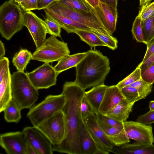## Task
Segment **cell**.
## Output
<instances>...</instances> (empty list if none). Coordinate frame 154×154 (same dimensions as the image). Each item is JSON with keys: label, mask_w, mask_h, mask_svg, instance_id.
<instances>
[{"label": "cell", "mask_w": 154, "mask_h": 154, "mask_svg": "<svg viewBox=\"0 0 154 154\" xmlns=\"http://www.w3.org/2000/svg\"><path fill=\"white\" fill-rule=\"evenodd\" d=\"M85 90L75 82H66L62 93L66 102L62 110L65 116L66 133L65 137L59 145L53 146L54 151L68 154H82L79 132L82 118L80 106Z\"/></svg>", "instance_id": "obj_1"}, {"label": "cell", "mask_w": 154, "mask_h": 154, "mask_svg": "<svg viewBox=\"0 0 154 154\" xmlns=\"http://www.w3.org/2000/svg\"><path fill=\"white\" fill-rule=\"evenodd\" d=\"M75 67L74 82L85 90L104 84L110 69L109 59L95 49L87 51Z\"/></svg>", "instance_id": "obj_2"}, {"label": "cell", "mask_w": 154, "mask_h": 154, "mask_svg": "<svg viewBox=\"0 0 154 154\" xmlns=\"http://www.w3.org/2000/svg\"><path fill=\"white\" fill-rule=\"evenodd\" d=\"M11 80L12 100L21 110L31 108L38 99V90L24 72H14L11 75Z\"/></svg>", "instance_id": "obj_3"}, {"label": "cell", "mask_w": 154, "mask_h": 154, "mask_svg": "<svg viewBox=\"0 0 154 154\" xmlns=\"http://www.w3.org/2000/svg\"><path fill=\"white\" fill-rule=\"evenodd\" d=\"M22 9L18 4L10 0L0 7V33L7 40H10L24 26Z\"/></svg>", "instance_id": "obj_4"}, {"label": "cell", "mask_w": 154, "mask_h": 154, "mask_svg": "<svg viewBox=\"0 0 154 154\" xmlns=\"http://www.w3.org/2000/svg\"><path fill=\"white\" fill-rule=\"evenodd\" d=\"M66 102L62 93L59 95H49L40 103L33 105L27 116L33 126L37 127L57 112L61 110Z\"/></svg>", "instance_id": "obj_5"}, {"label": "cell", "mask_w": 154, "mask_h": 154, "mask_svg": "<svg viewBox=\"0 0 154 154\" xmlns=\"http://www.w3.org/2000/svg\"><path fill=\"white\" fill-rule=\"evenodd\" d=\"M51 35L46 39L32 54V60L44 63L58 61L69 54L67 43Z\"/></svg>", "instance_id": "obj_6"}, {"label": "cell", "mask_w": 154, "mask_h": 154, "mask_svg": "<svg viewBox=\"0 0 154 154\" xmlns=\"http://www.w3.org/2000/svg\"><path fill=\"white\" fill-rule=\"evenodd\" d=\"M46 8L92 29L98 30L107 35H112L103 27L94 10L87 13H81L69 8L57 1L53 2Z\"/></svg>", "instance_id": "obj_7"}, {"label": "cell", "mask_w": 154, "mask_h": 154, "mask_svg": "<svg viewBox=\"0 0 154 154\" xmlns=\"http://www.w3.org/2000/svg\"><path fill=\"white\" fill-rule=\"evenodd\" d=\"M36 127L55 146L64 139L66 133V123L64 114L60 111L47 119Z\"/></svg>", "instance_id": "obj_8"}, {"label": "cell", "mask_w": 154, "mask_h": 154, "mask_svg": "<svg viewBox=\"0 0 154 154\" xmlns=\"http://www.w3.org/2000/svg\"><path fill=\"white\" fill-rule=\"evenodd\" d=\"M97 148L96 154H108L115 146L108 140L100 126L96 114H89L82 119Z\"/></svg>", "instance_id": "obj_9"}, {"label": "cell", "mask_w": 154, "mask_h": 154, "mask_svg": "<svg viewBox=\"0 0 154 154\" xmlns=\"http://www.w3.org/2000/svg\"><path fill=\"white\" fill-rule=\"evenodd\" d=\"M26 74L32 84L38 90L48 88L56 85L58 75L54 67L47 63Z\"/></svg>", "instance_id": "obj_10"}, {"label": "cell", "mask_w": 154, "mask_h": 154, "mask_svg": "<svg viewBox=\"0 0 154 154\" xmlns=\"http://www.w3.org/2000/svg\"><path fill=\"white\" fill-rule=\"evenodd\" d=\"M23 23L29 32L36 48H38L45 40L48 33L44 21L31 11H25Z\"/></svg>", "instance_id": "obj_11"}, {"label": "cell", "mask_w": 154, "mask_h": 154, "mask_svg": "<svg viewBox=\"0 0 154 154\" xmlns=\"http://www.w3.org/2000/svg\"><path fill=\"white\" fill-rule=\"evenodd\" d=\"M27 143L38 154H52L53 145L46 137L36 127H26L22 131Z\"/></svg>", "instance_id": "obj_12"}, {"label": "cell", "mask_w": 154, "mask_h": 154, "mask_svg": "<svg viewBox=\"0 0 154 154\" xmlns=\"http://www.w3.org/2000/svg\"><path fill=\"white\" fill-rule=\"evenodd\" d=\"M27 143L22 131L0 134V146L8 154H26Z\"/></svg>", "instance_id": "obj_13"}, {"label": "cell", "mask_w": 154, "mask_h": 154, "mask_svg": "<svg viewBox=\"0 0 154 154\" xmlns=\"http://www.w3.org/2000/svg\"><path fill=\"white\" fill-rule=\"evenodd\" d=\"M126 134L129 139L145 143H152L154 138L152 128L150 125L132 121L123 122Z\"/></svg>", "instance_id": "obj_14"}, {"label": "cell", "mask_w": 154, "mask_h": 154, "mask_svg": "<svg viewBox=\"0 0 154 154\" xmlns=\"http://www.w3.org/2000/svg\"><path fill=\"white\" fill-rule=\"evenodd\" d=\"M93 9L103 27L112 35L116 29L118 18L117 9L101 3Z\"/></svg>", "instance_id": "obj_15"}, {"label": "cell", "mask_w": 154, "mask_h": 154, "mask_svg": "<svg viewBox=\"0 0 154 154\" xmlns=\"http://www.w3.org/2000/svg\"><path fill=\"white\" fill-rule=\"evenodd\" d=\"M117 154H154L152 143H145L136 142L126 143L119 146H114L110 152Z\"/></svg>", "instance_id": "obj_16"}, {"label": "cell", "mask_w": 154, "mask_h": 154, "mask_svg": "<svg viewBox=\"0 0 154 154\" xmlns=\"http://www.w3.org/2000/svg\"><path fill=\"white\" fill-rule=\"evenodd\" d=\"M124 98L121 90L116 85L108 86L99 108V112L105 115Z\"/></svg>", "instance_id": "obj_17"}, {"label": "cell", "mask_w": 154, "mask_h": 154, "mask_svg": "<svg viewBox=\"0 0 154 154\" xmlns=\"http://www.w3.org/2000/svg\"><path fill=\"white\" fill-rule=\"evenodd\" d=\"M45 16H48L55 21L61 27L68 33H74L75 31L84 30L91 31V28L74 21L67 17L57 14L46 8L43 9Z\"/></svg>", "instance_id": "obj_18"}, {"label": "cell", "mask_w": 154, "mask_h": 154, "mask_svg": "<svg viewBox=\"0 0 154 154\" xmlns=\"http://www.w3.org/2000/svg\"><path fill=\"white\" fill-rule=\"evenodd\" d=\"M79 135L82 154H96L97 147L83 119L81 124Z\"/></svg>", "instance_id": "obj_19"}, {"label": "cell", "mask_w": 154, "mask_h": 154, "mask_svg": "<svg viewBox=\"0 0 154 154\" xmlns=\"http://www.w3.org/2000/svg\"><path fill=\"white\" fill-rule=\"evenodd\" d=\"M97 120L107 137L114 145L119 146L130 142V139L127 137L125 129L121 130L109 127L100 120L98 119Z\"/></svg>", "instance_id": "obj_20"}, {"label": "cell", "mask_w": 154, "mask_h": 154, "mask_svg": "<svg viewBox=\"0 0 154 154\" xmlns=\"http://www.w3.org/2000/svg\"><path fill=\"white\" fill-rule=\"evenodd\" d=\"M134 103L124 98L105 115L123 123L127 121Z\"/></svg>", "instance_id": "obj_21"}, {"label": "cell", "mask_w": 154, "mask_h": 154, "mask_svg": "<svg viewBox=\"0 0 154 154\" xmlns=\"http://www.w3.org/2000/svg\"><path fill=\"white\" fill-rule=\"evenodd\" d=\"M108 87L104 84L100 85L93 87L85 93L84 96L96 114L99 112V108Z\"/></svg>", "instance_id": "obj_22"}, {"label": "cell", "mask_w": 154, "mask_h": 154, "mask_svg": "<svg viewBox=\"0 0 154 154\" xmlns=\"http://www.w3.org/2000/svg\"><path fill=\"white\" fill-rule=\"evenodd\" d=\"M11 76L10 69L0 82V112L6 108L12 100L11 86Z\"/></svg>", "instance_id": "obj_23"}, {"label": "cell", "mask_w": 154, "mask_h": 154, "mask_svg": "<svg viewBox=\"0 0 154 154\" xmlns=\"http://www.w3.org/2000/svg\"><path fill=\"white\" fill-rule=\"evenodd\" d=\"M86 52L68 55L58 61L54 68L59 75L61 72L75 67L84 57Z\"/></svg>", "instance_id": "obj_24"}, {"label": "cell", "mask_w": 154, "mask_h": 154, "mask_svg": "<svg viewBox=\"0 0 154 154\" xmlns=\"http://www.w3.org/2000/svg\"><path fill=\"white\" fill-rule=\"evenodd\" d=\"M32 54L26 49H21L15 54L12 59V63L17 71L24 72L31 60Z\"/></svg>", "instance_id": "obj_25"}, {"label": "cell", "mask_w": 154, "mask_h": 154, "mask_svg": "<svg viewBox=\"0 0 154 154\" xmlns=\"http://www.w3.org/2000/svg\"><path fill=\"white\" fill-rule=\"evenodd\" d=\"M75 33L79 36L81 40L88 45L91 49L98 46L108 47L107 45L97 35L91 31L79 29L75 31Z\"/></svg>", "instance_id": "obj_26"}, {"label": "cell", "mask_w": 154, "mask_h": 154, "mask_svg": "<svg viewBox=\"0 0 154 154\" xmlns=\"http://www.w3.org/2000/svg\"><path fill=\"white\" fill-rule=\"evenodd\" d=\"M21 110L12 99L6 108L4 110V117L8 122H19L21 118Z\"/></svg>", "instance_id": "obj_27"}, {"label": "cell", "mask_w": 154, "mask_h": 154, "mask_svg": "<svg viewBox=\"0 0 154 154\" xmlns=\"http://www.w3.org/2000/svg\"><path fill=\"white\" fill-rule=\"evenodd\" d=\"M57 1L69 8L81 13H87L94 10L85 0H58Z\"/></svg>", "instance_id": "obj_28"}, {"label": "cell", "mask_w": 154, "mask_h": 154, "mask_svg": "<svg viewBox=\"0 0 154 154\" xmlns=\"http://www.w3.org/2000/svg\"><path fill=\"white\" fill-rule=\"evenodd\" d=\"M141 24L146 45L154 38V13L146 19L141 20Z\"/></svg>", "instance_id": "obj_29"}, {"label": "cell", "mask_w": 154, "mask_h": 154, "mask_svg": "<svg viewBox=\"0 0 154 154\" xmlns=\"http://www.w3.org/2000/svg\"><path fill=\"white\" fill-rule=\"evenodd\" d=\"M137 90L139 95V100L145 99L152 91V84H149L141 78L128 85Z\"/></svg>", "instance_id": "obj_30"}, {"label": "cell", "mask_w": 154, "mask_h": 154, "mask_svg": "<svg viewBox=\"0 0 154 154\" xmlns=\"http://www.w3.org/2000/svg\"><path fill=\"white\" fill-rule=\"evenodd\" d=\"M91 31L97 35L109 48L114 50L117 48L118 41L116 38L98 30L92 29Z\"/></svg>", "instance_id": "obj_31"}, {"label": "cell", "mask_w": 154, "mask_h": 154, "mask_svg": "<svg viewBox=\"0 0 154 154\" xmlns=\"http://www.w3.org/2000/svg\"><path fill=\"white\" fill-rule=\"evenodd\" d=\"M141 78V69L137 67L132 72L119 82L116 85L121 89L137 81Z\"/></svg>", "instance_id": "obj_32"}, {"label": "cell", "mask_w": 154, "mask_h": 154, "mask_svg": "<svg viewBox=\"0 0 154 154\" xmlns=\"http://www.w3.org/2000/svg\"><path fill=\"white\" fill-rule=\"evenodd\" d=\"M141 22V19L137 16L133 23L131 32L133 37L137 41L146 44Z\"/></svg>", "instance_id": "obj_33"}, {"label": "cell", "mask_w": 154, "mask_h": 154, "mask_svg": "<svg viewBox=\"0 0 154 154\" xmlns=\"http://www.w3.org/2000/svg\"><path fill=\"white\" fill-rule=\"evenodd\" d=\"M44 21L46 25L48 33L51 35L61 38V27L54 20L46 16Z\"/></svg>", "instance_id": "obj_34"}, {"label": "cell", "mask_w": 154, "mask_h": 154, "mask_svg": "<svg viewBox=\"0 0 154 154\" xmlns=\"http://www.w3.org/2000/svg\"><path fill=\"white\" fill-rule=\"evenodd\" d=\"M120 90L125 98L130 103H135L139 100V94L135 88L128 86L122 88Z\"/></svg>", "instance_id": "obj_35"}, {"label": "cell", "mask_w": 154, "mask_h": 154, "mask_svg": "<svg viewBox=\"0 0 154 154\" xmlns=\"http://www.w3.org/2000/svg\"><path fill=\"white\" fill-rule=\"evenodd\" d=\"M96 115L97 119L106 125L121 130L124 129L123 123L119 122L106 115H102L99 112L96 114Z\"/></svg>", "instance_id": "obj_36"}, {"label": "cell", "mask_w": 154, "mask_h": 154, "mask_svg": "<svg viewBox=\"0 0 154 154\" xmlns=\"http://www.w3.org/2000/svg\"><path fill=\"white\" fill-rule=\"evenodd\" d=\"M141 78L149 84L154 83V63L141 69Z\"/></svg>", "instance_id": "obj_37"}, {"label": "cell", "mask_w": 154, "mask_h": 154, "mask_svg": "<svg viewBox=\"0 0 154 154\" xmlns=\"http://www.w3.org/2000/svg\"><path fill=\"white\" fill-rule=\"evenodd\" d=\"M154 13V2L144 7L140 8L137 16L144 20L149 18Z\"/></svg>", "instance_id": "obj_38"}, {"label": "cell", "mask_w": 154, "mask_h": 154, "mask_svg": "<svg viewBox=\"0 0 154 154\" xmlns=\"http://www.w3.org/2000/svg\"><path fill=\"white\" fill-rule=\"evenodd\" d=\"M80 110L82 117L83 119L91 113H94L91 106L84 96L82 99Z\"/></svg>", "instance_id": "obj_39"}, {"label": "cell", "mask_w": 154, "mask_h": 154, "mask_svg": "<svg viewBox=\"0 0 154 154\" xmlns=\"http://www.w3.org/2000/svg\"><path fill=\"white\" fill-rule=\"evenodd\" d=\"M136 121L146 125L154 123V110H149L146 113L139 116Z\"/></svg>", "instance_id": "obj_40"}, {"label": "cell", "mask_w": 154, "mask_h": 154, "mask_svg": "<svg viewBox=\"0 0 154 154\" xmlns=\"http://www.w3.org/2000/svg\"><path fill=\"white\" fill-rule=\"evenodd\" d=\"M9 65V61L8 58L4 57L0 59V82L10 69Z\"/></svg>", "instance_id": "obj_41"}, {"label": "cell", "mask_w": 154, "mask_h": 154, "mask_svg": "<svg viewBox=\"0 0 154 154\" xmlns=\"http://www.w3.org/2000/svg\"><path fill=\"white\" fill-rule=\"evenodd\" d=\"M38 0H24L19 5L25 11L37 10Z\"/></svg>", "instance_id": "obj_42"}, {"label": "cell", "mask_w": 154, "mask_h": 154, "mask_svg": "<svg viewBox=\"0 0 154 154\" xmlns=\"http://www.w3.org/2000/svg\"><path fill=\"white\" fill-rule=\"evenodd\" d=\"M147 49L143 60L140 63H142L149 58L154 53V38L146 45Z\"/></svg>", "instance_id": "obj_43"}, {"label": "cell", "mask_w": 154, "mask_h": 154, "mask_svg": "<svg viewBox=\"0 0 154 154\" xmlns=\"http://www.w3.org/2000/svg\"><path fill=\"white\" fill-rule=\"evenodd\" d=\"M58 0H38L37 10L44 9L53 2Z\"/></svg>", "instance_id": "obj_44"}, {"label": "cell", "mask_w": 154, "mask_h": 154, "mask_svg": "<svg viewBox=\"0 0 154 154\" xmlns=\"http://www.w3.org/2000/svg\"><path fill=\"white\" fill-rule=\"evenodd\" d=\"M153 63H154V53L144 63L139 64L137 67L141 69H142Z\"/></svg>", "instance_id": "obj_45"}, {"label": "cell", "mask_w": 154, "mask_h": 154, "mask_svg": "<svg viewBox=\"0 0 154 154\" xmlns=\"http://www.w3.org/2000/svg\"><path fill=\"white\" fill-rule=\"evenodd\" d=\"M100 3L109 5L117 9L118 0H99Z\"/></svg>", "instance_id": "obj_46"}, {"label": "cell", "mask_w": 154, "mask_h": 154, "mask_svg": "<svg viewBox=\"0 0 154 154\" xmlns=\"http://www.w3.org/2000/svg\"><path fill=\"white\" fill-rule=\"evenodd\" d=\"M93 9L98 6L100 2L99 0H85Z\"/></svg>", "instance_id": "obj_47"}, {"label": "cell", "mask_w": 154, "mask_h": 154, "mask_svg": "<svg viewBox=\"0 0 154 154\" xmlns=\"http://www.w3.org/2000/svg\"><path fill=\"white\" fill-rule=\"evenodd\" d=\"M26 154H38L37 152L28 143L26 148Z\"/></svg>", "instance_id": "obj_48"}, {"label": "cell", "mask_w": 154, "mask_h": 154, "mask_svg": "<svg viewBox=\"0 0 154 154\" xmlns=\"http://www.w3.org/2000/svg\"><path fill=\"white\" fill-rule=\"evenodd\" d=\"M5 48L3 43L0 41V59L4 57L5 55Z\"/></svg>", "instance_id": "obj_49"}, {"label": "cell", "mask_w": 154, "mask_h": 154, "mask_svg": "<svg viewBox=\"0 0 154 154\" xmlns=\"http://www.w3.org/2000/svg\"><path fill=\"white\" fill-rule=\"evenodd\" d=\"M151 0H140V7H144L151 3Z\"/></svg>", "instance_id": "obj_50"}, {"label": "cell", "mask_w": 154, "mask_h": 154, "mask_svg": "<svg viewBox=\"0 0 154 154\" xmlns=\"http://www.w3.org/2000/svg\"><path fill=\"white\" fill-rule=\"evenodd\" d=\"M149 107L150 110H154V100L151 101L149 104Z\"/></svg>", "instance_id": "obj_51"}, {"label": "cell", "mask_w": 154, "mask_h": 154, "mask_svg": "<svg viewBox=\"0 0 154 154\" xmlns=\"http://www.w3.org/2000/svg\"><path fill=\"white\" fill-rule=\"evenodd\" d=\"M13 2H14L18 5L20 4L22 2H23L24 0H10Z\"/></svg>", "instance_id": "obj_52"}]
</instances>
